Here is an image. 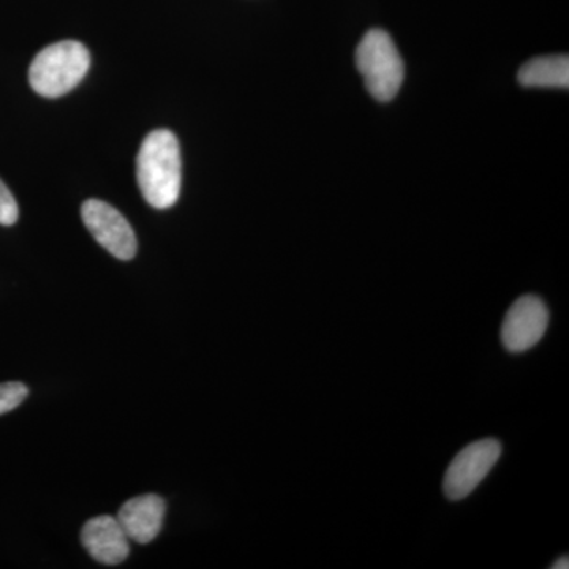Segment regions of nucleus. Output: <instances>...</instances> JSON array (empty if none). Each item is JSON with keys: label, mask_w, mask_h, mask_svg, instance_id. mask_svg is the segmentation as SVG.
Masks as SVG:
<instances>
[{"label": "nucleus", "mask_w": 569, "mask_h": 569, "mask_svg": "<svg viewBox=\"0 0 569 569\" xmlns=\"http://www.w3.org/2000/svg\"><path fill=\"white\" fill-rule=\"evenodd\" d=\"M549 326V309L535 295L520 296L509 307L501 325V343L509 353H523L541 342Z\"/></svg>", "instance_id": "5"}, {"label": "nucleus", "mask_w": 569, "mask_h": 569, "mask_svg": "<svg viewBox=\"0 0 569 569\" xmlns=\"http://www.w3.org/2000/svg\"><path fill=\"white\" fill-rule=\"evenodd\" d=\"M164 512L167 505L163 498L148 493L126 501L119 509L118 520L127 537L140 545H148L162 530Z\"/></svg>", "instance_id": "8"}, {"label": "nucleus", "mask_w": 569, "mask_h": 569, "mask_svg": "<svg viewBox=\"0 0 569 569\" xmlns=\"http://www.w3.org/2000/svg\"><path fill=\"white\" fill-rule=\"evenodd\" d=\"M501 456L496 438H482L468 445L449 463L443 479V492L449 500H463L485 481Z\"/></svg>", "instance_id": "4"}, {"label": "nucleus", "mask_w": 569, "mask_h": 569, "mask_svg": "<svg viewBox=\"0 0 569 569\" xmlns=\"http://www.w3.org/2000/svg\"><path fill=\"white\" fill-rule=\"evenodd\" d=\"M81 541L89 556L103 565H119L129 557L130 538L118 518L99 516L86 522Z\"/></svg>", "instance_id": "7"}, {"label": "nucleus", "mask_w": 569, "mask_h": 569, "mask_svg": "<svg viewBox=\"0 0 569 569\" xmlns=\"http://www.w3.org/2000/svg\"><path fill=\"white\" fill-rule=\"evenodd\" d=\"M18 216H20V211H18L17 200L11 194L9 187L0 181V224L10 227V224L17 223Z\"/></svg>", "instance_id": "11"}, {"label": "nucleus", "mask_w": 569, "mask_h": 569, "mask_svg": "<svg viewBox=\"0 0 569 569\" xmlns=\"http://www.w3.org/2000/svg\"><path fill=\"white\" fill-rule=\"evenodd\" d=\"M91 66L88 48L80 41L63 40L41 50L29 69L33 91L58 99L77 88Z\"/></svg>", "instance_id": "2"}, {"label": "nucleus", "mask_w": 569, "mask_h": 569, "mask_svg": "<svg viewBox=\"0 0 569 569\" xmlns=\"http://www.w3.org/2000/svg\"><path fill=\"white\" fill-rule=\"evenodd\" d=\"M29 395L26 385L9 381V383L0 385V415L9 413L14 408L20 407Z\"/></svg>", "instance_id": "10"}, {"label": "nucleus", "mask_w": 569, "mask_h": 569, "mask_svg": "<svg viewBox=\"0 0 569 569\" xmlns=\"http://www.w3.org/2000/svg\"><path fill=\"white\" fill-rule=\"evenodd\" d=\"M552 569H568L569 568V559L568 556L561 557V559L557 560L556 563L550 567Z\"/></svg>", "instance_id": "12"}, {"label": "nucleus", "mask_w": 569, "mask_h": 569, "mask_svg": "<svg viewBox=\"0 0 569 569\" xmlns=\"http://www.w3.org/2000/svg\"><path fill=\"white\" fill-rule=\"evenodd\" d=\"M82 222L103 249L119 260H132L138 242L133 228L118 209L100 200H88L81 208Z\"/></svg>", "instance_id": "6"}, {"label": "nucleus", "mask_w": 569, "mask_h": 569, "mask_svg": "<svg viewBox=\"0 0 569 569\" xmlns=\"http://www.w3.org/2000/svg\"><path fill=\"white\" fill-rule=\"evenodd\" d=\"M519 82L527 88H565L569 86L568 56L531 59L519 70Z\"/></svg>", "instance_id": "9"}, {"label": "nucleus", "mask_w": 569, "mask_h": 569, "mask_svg": "<svg viewBox=\"0 0 569 569\" xmlns=\"http://www.w3.org/2000/svg\"><path fill=\"white\" fill-rule=\"evenodd\" d=\"M138 186L152 208L176 204L182 186V159L178 138L171 130H153L142 141L137 160Z\"/></svg>", "instance_id": "1"}, {"label": "nucleus", "mask_w": 569, "mask_h": 569, "mask_svg": "<svg viewBox=\"0 0 569 569\" xmlns=\"http://www.w3.org/2000/svg\"><path fill=\"white\" fill-rule=\"evenodd\" d=\"M356 66L373 99L378 102L395 99L406 77V66L389 33L381 29L367 32L356 50Z\"/></svg>", "instance_id": "3"}]
</instances>
